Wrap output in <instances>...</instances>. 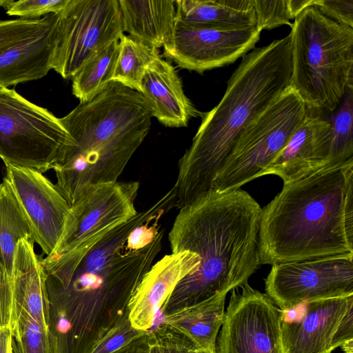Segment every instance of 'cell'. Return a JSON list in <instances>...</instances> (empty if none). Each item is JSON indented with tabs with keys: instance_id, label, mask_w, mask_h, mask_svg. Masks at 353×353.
Masks as SVG:
<instances>
[{
	"instance_id": "4fadbf2b",
	"label": "cell",
	"mask_w": 353,
	"mask_h": 353,
	"mask_svg": "<svg viewBox=\"0 0 353 353\" xmlns=\"http://www.w3.org/2000/svg\"><path fill=\"white\" fill-rule=\"evenodd\" d=\"M139 188L138 181L88 186L71 207L75 219L72 233L52 256L79 261L105 234L137 214L134 203Z\"/></svg>"
},
{
	"instance_id": "1f68e13d",
	"label": "cell",
	"mask_w": 353,
	"mask_h": 353,
	"mask_svg": "<svg viewBox=\"0 0 353 353\" xmlns=\"http://www.w3.org/2000/svg\"><path fill=\"white\" fill-rule=\"evenodd\" d=\"M49 14L36 19H17L0 21V51L23 39L47 23L52 17Z\"/></svg>"
},
{
	"instance_id": "8d00e7d4",
	"label": "cell",
	"mask_w": 353,
	"mask_h": 353,
	"mask_svg": "<svg viewBox=\"0 0 353 353\" xmlns=\"http://www.w3.org/2000/svg\"><path fill=\"white\" fill-rule=\"evenodd\" d=\"M353 340V306L350 307L339 325L332 340V348L334 350L344 343Z\"/></svg>"
},
{
	"instance_id": "8fae6325",
	"label": "cell",
	"mask_w": 353,
	"mask_h": 353,
	"mask_svg": "<svg viewBox=\"0 0 353 353\" xmlns=\"http://www.w3.org/2000/svg\"><path fill=\"white\" fill-rule=\"evenodd\" d=\"M265 292L283 311L310 301L353 295V255L272 265Z\"/></svg>"
},
{
	"instance_id": "f546056e",
	"label": "cell",
	"mask_w": 353,
	"mask_h": 353,
	"mask_svg": "<svg viewBox=\"0 0 353 353\" xmlns=\"http://www.w3.org/2000/svg\"><path fill=\"white\" fill-rule=\"evenodd\" d=\"M149 353H199L187 336L162 322L148 332Z\"/></svg>"
},
{
	"instance_id": "30bf717a",
	"label": "cell",
	"mask_w": 353,
	"mask_h": 353,
	"mask_svg": "<svg viewBox=\"0 0 353 353\" xmlns=\"http://www.w3.org/2000/svg\"><path fill=\"white\" fill-rule=\"evenodd\" d=\"M3 180L30 229L32 239L47 257L54 255L72 233L75 219L68 201L43 173L6 165Z\"/></svg>"
},
{
	"instance_id": "ab89813d",
	"label": "cell",
	"mask_w": 353,
	"mask_h": 353,
	"mask_svg": "<svg viewBox=\"0 0 353 353\" xmlns=\"http://www.w3.org/2000/svg\"><path fill=\"white\" fill-rule=\"evenodd\" d=\"M344 353H353V340L350 341L341 346Z\"/></svg>"
},
{
	"instance_id": "484cf974",
	"label": "cell",
	"mask_w": 353,
	"mask_h": 353,
	"mask_svg": "<svg viewBox=\"0 0 353 353\" xmlns=\"http://www.w3.org/2000/svg\"><path fill=\"white\" fill-rule=\"evenodd\" d=\"M159 50L123 34L119 39V52L111 81L119 82L141 93L143 76Z\"/></svg>"
},
{
	"instance_id": "5bb4252c",
	"label": "cell",
	"mask_w": 353,
	"mask_h": 353,
	"mask_svg": "<svg viewBox=\"0 0 353 353\" xmlns=\"http://www.w3.org/2000/svg\"><path fill=\"white\" fill-rule=\"evenodd\" d=\"M261 32L257 26H192L176 20L172 36L163 46V54L181 68L203 73L242 58L255 48Z\"/></svg>"
},
{
	"instance_id": "6da1fadb",
	"label": "cell",
	"mask_w": 353,
	"mask_h": 353,
	"mask_svg": "<svg viewBox=\"0 0 353 353\" xmlns=\"http://www.w3.org/2000/svg\"><path fill=\"white\" fill-rule=\"evenodd\" d=\"M152 218L145 210L101 238L77 262L45 257L52 353H90L124 316L162 248L164 230L143 249L122 252L131 232Z\"/></svg>"
},
{
	"instance_id": "52a82bcc",
	"label": "cell",
	"mask_w": 353,
	"mask_h": 353,
	"mask_svg": "<svg viewBox=\"0 0 353 353\" xmlns=\"http://www.w3.org/2000/svg\"><path fill=\"white\" fill-rule=\"evenodd\" d=\"M307 108L289 86L240 134L217 172L212 190L225 192L260 177L302 123Z\"/></svg>"
},
{
	"instance_id": "4316f807",
	"label": "cell",
	"mask_w": 353,
	"mask_h": 353,
	"mask_svg": "<svg viewBox=\"0 0 353 353\" xmlns=\"http://www.w3.org/2000/svg\"><path fill=\"white\" fill-rule=\"evenodd\" d=\"M329 119L332 127L330 163L334 165L353 159V87L347 89Z\"/></svg>"
},
{
	"instance_id": "83f0119b",
	"label": "cell",
	"mask_w": 353,
	"mask_h": 353,
	"mask_svg": "<svg viewBox=\"0 0 353 353\" xmlns=\"http://www.w3.org/2000/svg\"><path fill=\"white\" fill-rule=\"evenodd\" d=\"M12 353H52L49 332L24 310L11 319Z\"/></svg>"
},
{
	"instance_id": "ee69618b",
	"label": "cell",
	"mask_w": 353,
	"mask_h": 353,
	"mask_svg": "<svg viewBox=\"0 0 353 353\" xmlns=\"http://www.w3.org/2000/svg\"><path fill=\"white\" fill-rule=\"evenodd\" d=\"M1 329H2V328H1V327H0V333H1Z\"/></svg>"
},
{
	"instance_id": "e575fe53",
	"label": "cell",
	"mask_w": 353,
	"mask_h": 353,
	"mask_svg": "<svg viewBox=\"0 0 353 353\" xmlns=\"http://www.w3.org/2000/svg\"><path fill=\"white\" fill-rule=\"evenodd\" d=\"M160 219L148 221L133 230L125 243L128 251H137L150 245L161 230Z\"/></svg>"
},
{
	"instance_id": "f1b7e54d",
	"label": "cell",
	"mask_w": 353,
	"mask_h": 353,
	"mask_svg": "<svg viewBox=\"0 0 353 353\" xmlns=\"http://www.w3.org/2000/svg\"><path fill=\"white\" fill-rule=\"evenodd\" d=\"M256 18V26L271 30L292 23L290 21L305 8L312 6L313 0H252Z\"/></svg>"
},
{
	"instance_id": "277c9868",
	"label": "cell",
	"mask_w": 353,
	"mask_h": 353,
	"mask_svg": "<svg viewBox=\"0 0 353 353\" xmlns=\"http://www.w3.org/2000/svg\"><path fill=\"white\" fill-rule=\"evenodd\" d=\"M290 34L243 56L223 97L201 123L179 161L175 206L179 210L212 190L213 181L242 131L289 86Z\"/></svg>"
},
{
	"instance_id": "7a4b0ae2",
	"label": "cell",
	"mask_w": 353,
	"mask_h": 353,
	"mask_svg": "<svg viewBox=\"0 0 353 353\" xmlns=\"http://www.w3.org/2000/svg\"><path fill=\"white\" fill-rule=\"evenodd\" d=\"M261 210L241 188L211 190L179 209L168 235L172 253L194 252L199 264L179 281L161 306L163 317L248 282L261 265Z\"/></svg>"
},
{
	"instance_id": "f35d334b",
	"label": "cell",
	"mask_w": 353,
	"mask_h": 353,
	"mask_svg": "<svg viewBox=\"0 0 353 353\" xmlns=\"http://www.w3.org/2000/svg\"><path fill=\"white\" fill-rule=\"evenodd\" d=\"M10 327H3L0 333V353H12Z\"/></svg>"
},
{
	"instance_id": "d590c367",
	"label": "cell",
	"mask_w": 353,
	"mask_h": 353,
	"mask_svg": "<svg viewBox=\"0 0 353 353\" xmlns=\"http://www.w3.org/2000/svg\"><path fill=\"white\" fill-rule=\"evenodd\" d=\"M12 307V277L3 263H0V327H10Z\"/></svg>"
},
{
	"instance_id": "7bdbcfd3",
	"label": "cell",
	"mask_w": 353,
	"mask_h": 353,
	"mask_svg": "<svg viewBox=\"0 0 353 353\" xmlns=\"http://www.w3.org/2000/svg\"><path fill=\"white\" fill-rule=\"evenodd\" d=\"M0 263H3L1 249H0Z\"/></svg>"
},
{
	"instance_id": "b9f144b4",
	"label": "cell",
	"mask_w": 353,
	"mask_h": 353,
	"mask_svg": "<svg viewBox=\"0 0 353 353\" xmlns=\"http://www.w3.org/2000/svg\"><path fill=\"white\" fill-rule=\"evenodd\" d=\"M199 353H216V350H205L201 349Z\"/></svg>"
},
{
	"instance_id": "ffe728a7",
	"label": "cell",
	"mask_w": 353,
	"mask_h": 353,
	"mask_svg": "<svg viewBox=\"0 0 353 353\" xmlns=\"http://www.w3.org/2000/svg\"><path fill=\"white\" fill-rule=\"evenodd\" d=\"M57 14L28 37L0 51V87L37 80L52 69Z\"/></svg>"
},
{
	"instance_id": "836d02e7",
	"label": "cell",
	"mask_w": 353,
	"mask_h": 353,
	"mask_svg": "<svg viewBox=\"0 0 353 353\" xmlns=\"http://www.w3.org/2000/svg\"><path fill=\"white\" fill-rule=\"evenodd\" d=\"M313 5L329 18L353 28V0H314Z\"/></svg>"
},
{
	"instance_id": "ac0fdd59",
	"label": "cell",
	"mask_w": 353,
	"mask_h": 353,
	"mask_svg": "<svg viewBox=\"0 0 353 353\" xmlns=\"http://www.w3.org/2000/svg\"><path fill=\"white\" fill-rule=\"evenodd\" d=\"M141 93L152 116L166 127H185L191 118L201 114L185 95L174 67L160 55L147 68Z\"/></svg>"
},
{
	"instance_id": "cb8c5ba5",
	"label": "cell",
	"mask_w": 353,
	"mask_h": 353,
	"mask_svg": "<svg viewBox=\"0 0 353 353\" xmlns=\"http://www.w3.org/2000/svg\"><path fill=\"white\" fill-rule=\"evenodd\" d=\"M32 239L29 225L6 182L0 184V249L3 264L12 277L17 244Z\"/></svg>"
},
{
	"instance_id": "9a60e30c",
	"label": "cell",
	"mask_w": 353,
	"mask_h": 353,
	"mask_svg": "<svg viewBox=\"0 0 353 353\" xmlns=\"http://www.w3.org/2000/svg\"><path fill=\"white\" fill-rule=\"evenodd\" d=\"M327 114L321 110L307 108L302 123L260 176L276 175L285 185L332 166V127Z\"/></svg>"
},
{
	"instance_id": "603a6c76",
	"label": "cell",
	"mask_w": 353,
	"mask_h": 353,
	"mask_svg": "<svg viewBox=\"0 0 353 353\" xmlns=\"http://www.w3.org/2000/svg\"><path fill=\"white\" fill-rule=\"evenodd\" d=\"M227 294L212 297L163 316V322L187 336L199 348L216 350V339L223 324Z\"/></svg>"
},
{
	"instance_id": "44dd1931",
	"label": "cell",
	"mask_w": 353,
	"mask_h": 353,
	"mask_svg": "<svg viewBox=\"0 0 353 353\" xmlns=\"http://www.w3.org/2000/svg\"><path fill=\"white\" fill-rule=\"evenodd\" d=\"M123 32L153 48L170 40L176 20L174 0H118Z\"/></svg>"
},
{
	"instance_id": "7402d4cb",
	"label": "cell",
	"mask_w": 353,
	"mask_h": 353,
	"mask_svg": "<svg viewBox=\"0 0 353 353\" xmlns=\"http://www.w3.org/2000/svg\"><path fill=\"white\" fill-rule=\"evenodd\" d=\"M176 21L192 26H256L252 0H176Z\"/></svg>"
},
{
	"instance_id": "7c38bea8",
	"label": "cell",
	"mask_w": 353,
	"mask_h": 353,
	"mask_svg": "<svg viewBox=\"0 0 353 353\" xmlns=\"http://www.w3.org/2000/svg\"><path fill=\"white\" fill-rule=\"evenodd\" d=\"M283 312L248 282L232 290L218 339L219 353H283Z\"/></svg>"
},
{
	"instance_id": "d6986e66",
	"label": "cell",
	"mask_w": 353,
	"mask_h": 353,
	"mask_svg": "<svg viewBox=\"0 0 353 353\" xmlns=\"http://www.w3.org/2000/svg\"><path fill=\"white\" fill-rule=\"evenodd\" d=\"M34 241L23 239L17 244L12 272V317L26 312L49 332L50 301L42 258L34 251Z\"/></svg>"
},
{
	"instance_id": "ba28073f",
	"label": "cell",
	"mask_w": 353,
	"mask_h": 353,
	"mask_svg": "<svg viewBox=\"0 0 353 353\" xmlns=\"http://www.w3.org/2000/svg\"><path fill=\"white\" fill-rule=\"evenodd\" d=\"M70 139L60 118L0 87V158L6 165L43 173L53 168Z\"/></svg>"
},
{
	"instance_id": "3957f363",
	"label": "cell",
	"mask_w": 353,
	"mask_h": 353,
	"mask_svg": "<svg viewBox=\"0 0 353 353\" xmlns=\"http://www.w3.org/2000/svg\"><path fill=\"white\" fill-rule=\"evenodd\" d=\"M353 255V159L283 185L261 210V265Z\"/></svg>"
},
{
	"instance_id": "74e56055",
	"label": "cell",
	"mask_w": 353,
	"mask_h": 353,
	"mask_svg": "<svg viewBox=\"0 0 353 353\" xmlns=\"http://www.w3.org/2000/svg\"><path fill=\"white\" fill-rule=\"evenodd\" d=\"M148 332L112 353H149Z\"/></svg>"
},
{
	"instance_id": "4dcf8cb0",
	"label": "cell",
	"mask_w": 353,
	"mask_h": 353,
	"mask_svg": "<svg viewBox=\"0 0 353 353\" xmlns=\"http://www.w3.org/2000/svg\"><path fill=\"white\" fill-rule=\"evenodd\" d=\"M145 333L134 328L127 314L93 346L90 353H112Z\"/></svg>"
},
{
	"instance_id": "60d3db41",
	"label": "cell",
	"mask_w": 353,
	"mask_h": 353,
	"mask_svg": "<svg viewBox=\"0 0 353 353\" xmlns=\"http://www.w3.org/2000/svg\"><path fill=\"white\" fill-rule=\"evenodd\" d=\"M15 1L13 0H0V7L8 10Z\"/></svg>"
},
{
	"instance_id": "2e32d148",
	"label": "cell",
	"mask_w": 353,
	"mask_h": 353,
	"mask_svg": "<svg viewBox=\"0 0 353 353\" xmlns=\"http://www.w3.org/2000/svg\"><path fill=\"white\" fill-rule=\"evenodd\" d=\"M299 315L282 316L283 353H332V340L342 319L353 306V295L305 302Z\"/></svg>"
},
{
	"instance_id": "d4e9b609",
	"label": "cell",
	"mask_w": 353,
	"mask_h": 353,
	"mask_svg": "<svg viewBox=\"0 0 353 353\" xmlns=\"http://www.w3.org/2000/svg\"><path fill=\"white\" fill-rule=\"evenodd\" d=\"M119 52V40L114 41L85 64L72 78V94L87 102L111 81Z\"/></svg>"
},
{
	"instance_id": "e0dca14e",
	"label": "cell",
	"mask_w": 353,
	"mask_h": 353,
	"mask_svg": "<svg viewBox=\"0 0 353 353\" xmlns=\"http://www.w3.org/2000/svg\"><path fill=\"white\" fill-rule=\"evenodd\" d=\"M199 264L198 255L188 251L166 254L154 263L129 301L128 318L132 325L138 330L150 332L157 312L179 281L193 272Z\"/></svg>"
},
{
	"instance_id": "9c48e42d",
	"label": "cell",
	"mask_w": 353,
	"mask_h": 353,
	"mask_svg": "<svg viewBox=\"0 0 353 353\" xmlns=\"http://www.w3.org/2000/svg\"><path fill=\"white\" fill-rule=\"evenodd\" d=\"M123 34L118 0H69L57 14L51 68L72 79Z\"/></svg>"
},
{
	"instance_id": "8992f818",
	"label": "cell",
	"mask_w": 353,
	"mask_h": 353,
	"mask_svg": "<svg viewBox=\"0 0 353 353\" xmlns=\"http://www.w3.org/2000/svg\"><path fill=\"white\" fill-rule=\"evenodd\" d=\"M290 34V87L307 109L331 114L353 87V28L312 3L295 17Z\"/></svg>"
},
{
	"instance_id": "d6a6232c",
	"label": "cell",
	"mask_w": 353,
	"mask_h": 353,
	"mask_svg": "<svg viewBox=\"0 0 353 353\" xmlns=\"http://www.w3.org/2000/svg\"><path fill=\"white\" fill-rule=\"evenodd\" d=\"M69 0H20L14 1L7 10L10 16L24 19H41L42 15L59 14Z\"/></svg>"
},
{
	"instance_id": "5b68a950",
	"label": "cell",
	"mask_w": 353,
	"mask_h": 353,
	"mask_svg": "<svg viewBox=\"0 0 353 353\" xmlns=\"http://www.w3.org/2000/svg\"><path fill=\"white\" fill-rule=\"evenodd\" d=\"M152 117L141 93L112 81L60 118L70 139L52 169L70 207L88 186L117 181L148 134Z\"/></svg>"
}]
</instances>
